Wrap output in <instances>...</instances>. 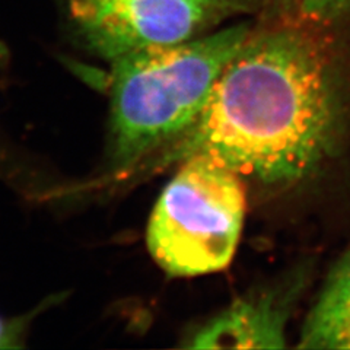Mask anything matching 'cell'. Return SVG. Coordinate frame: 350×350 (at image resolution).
<instances>
[{
	"instance_id": "6da1fadb",
	"label": "cell",
	"mask_w": 350,
	"mask_h": 350,
	"mask_svg": "<svg viewBox=\"0 0 350 350\" xmlns=\"http://www.w3.org/2000/svg\"><path fill=\"white\" fill-rule=\"evenodd\" d=\"M345 18L297 8L254 28L207 101L152 163L209 157L269 187H291L337 157L350 122Z\"/></svg>"
},
{
	"instance_id": "7a4b0ae2",
	"label": "cell",
	"mask_w": 350,
	"mask_h": 350,
	"mask_svg": "<svg viewBox=\"0 0 350 350\" xmlns=\"http://www.w3.org/2000/svg\"><path fill=\"white\" fill-rule=\"evenodd\" d=\"M251 31L253 25L241 22L111 62L109 159L118 172L133 168L193 124Z\"/></svg>"
},
{
	"instance_id": "3957f363",
	"label": "cell",
	"mask_w": 350,
	"mask_h": 350,
	"mask_svg": "<svg viewBox=\"0 0 350 350\" xmlns=\"http://www.w3.org/2000/svg\"><path fill=\"white\" fill-rule=\"evenodd\" d=\"M247 211L241 175L209 157L180 162L153 207L146 245L172 278L225 270L235 256Z\"/></svg>"
},
{
	"instance_id": "277c9868",
	"label": "cell",
	"mask_w": 350,
	"mask_h": 350,
	"mask_svg": "<svg viewBox=\"0 0 350 350\" xmlns=\"http://www.w3.org/2000/svg\"><path fill=\"white\" fill-rule=\"evenodd\" d=\"M60 5L81 46L111 63L129 53L204 36L229 19L254 14L260 0H60Z\"/></svg>"
},
{
	"instance_id": "5b68a950",
	"label": "cell",
	"mask_w": 350,
	"mask_h": 350,
	"mask_svg": "<svg viewBox=\"0 0 350 350\" xmlns=\"http://www.w3.org/2000/svg\"><path fill=\"white\" fill-rule=\"evenodd\" d=\"M310 280L305 266L248 293L194 330L187 349H283L292 311Z\"/></svg>"
},
{
	"instance_id": "8992f818",
	"label": "cell",
	"mask_w": 350,
	"mask_h": 350,
	"mask_svg": "<svg viewBox=\"0 0 350 350\" xmlns=\"http://www.w3.org/2000/svg\"><path fill=\"white\" fill-rule=\"evenodd\" d=\"M301 349H350V248L337 260L302 324Z\"/></svg>"
},
{
	"instance_id": "52a82bcc",
	"label": "cell",
	"mask_w": 350,
	"mask_h": 350,
	"mask_svg": "<svg viewBox=\"0 0 350 350\" xmlns=\"http://www.w3.org/2000/svg\"><path fill=\"white\" fill-rule=\"evenodd\" d=\"M36 312L22 317H14V319H8V317L0 315V349L10 350L22 349L25 346L27 332Z\"/></svg>"
},
{
	"instance_id": "ba28073f",
	"label": "cell",
	"mask_w": 350,
	"mask_h": 350,
	"mask_svg": "<svg viewBox=\"0 0 350 350\" xmlns=\"http://www.w3.org/2000/svg\"><path fill=\"white\" fill-rule=\"evenodd\" d=\"M266 2L270 5L273 16H275L292 12L293 9H297L299 6L302 0H266Z\"/></svg>"
}]
</instances>
